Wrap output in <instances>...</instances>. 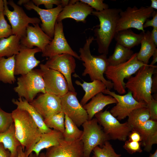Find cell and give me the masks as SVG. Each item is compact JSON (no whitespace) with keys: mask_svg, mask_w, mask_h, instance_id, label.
Listing matches in <instances>:
<instances>
[{"mask_svg":"<svg viewBox=\"0 0 157 157\" xmlns=\"http://www.w3.org/2000/svg\"><path fill=\"white\" fill-rule=\"evenodd\" d=\"M30 1V0H20L18 1L17 4L19 5H22V4L24 5L28 3Z\"/></svg>","mask_w":157,"mask_h":157,"instance_id":"816d5d0a","label":"cell"},{"mask_svg":"<svg viewBox=\"0 0 157 157\" xmlns=\"http://www.w3.org/2000/svg\"><path fill=\"white\" fill-rule=\"evenodd\" d=\"M13 123L11 113L5 111L0 107V133L6 131Z\"/></svg>","mask_w":157,"mask_h":157,"instance_id":"8d00e7d4","label":"cell"},{"mask_svg":"<svg viewBox=\"0 0 157 157\" xmlns=\"http://www.w3.org/2000/svg\"><path fill=\"white\" fill-rule=\"evenodd\" d=\"M149 157H157V149L153 154H150Z\"/></svg>","mask_w":157,"mask_h":157,"instance_id":"db71d44e","label":"cell"},{"mask_svg":"<svg viewBox=\"0 0 157 157\" xmlns=\"http://www.w3.org/2000/svg\"><path fill=\"white\" fill-rule=\"evenodd\" d=\"M31 1L37 6L44 5L46 9L53 8V5L57 6L61 5V0H32Z\"/></svg>","mask_w":157,"mask_h":157,"instance_id":"60d3db41","label":"cell"},{"mask_svg":"<svg viewBox=\"0 0 157 157\" xmlns=\"http://www.w3.org/2000/svg\"><path fill=\"white\" fill-rule=\"evenodd\" d=\"M40 52L38 47L29 49L21 45L19 53L15 56V75H25L33 70L40 62L35 55Z\"/></svg>","mask_w":157,"mask_h":157,"instance_id":"d6986e66","label":"cell"},{"mask_svg":"<svg viewBox=\"0 0 157 157\" xmlns=\"http://www.w3.org/2000/svg\"><path fill=\"white\" fill-rule=\"evenodd\" d=\"M128 137L129 141L138 142H141V138L140 134L135 130L132 129Z\"/></svg>","mask_w":157,"mask_h":157,"instance_id":"ee69618b","label":"cell"},{"mask_svg":"<svg viewBox=\"0 0 157 157\" xmlns=\"http://www.w3.org/2000/svg\"><path fill=\"white\" fill-rule=\"evenodd\" d=\"M157 66L148 64L140 68L134 76L128 78L125 88L131 92L133 98L139 102L147 104L153 98L151 95L152 76Z\"/></svg>","mask_w":157,"mask_h":157,"instance_id":"277c9868","label":"cell"},{"mask_svg":"<svg viewBox=\"0 0 157 157\" xmlns=\"http://www.w3.org/2000/svg\"><path fill=\"white\" fill-rule=\"evenodd\" d=\"M3 9V8L0 12V39L8 38L13 35L11 26L5 18Z\"/></svg>","mask_w":157,"mask_h":157,"instance_id":"74e56055","label":"cell"},{"mask_svg":"<svg viewBox=\"0 0 157 157\" xmlns=\"http://www.w3.org/2000/svg\"><path fill=\"white\" fill-rule=\"evenodd\" d=\"M52 39L42 30L39 24L29 25L26 28V35L21 38L20 44L26 47L32 49L36 46L43 52L45 47L51 41Z\"/></svg>","mask_w":157,"mask_h":157,"instance_id":"44dd1931","label":"cell"},{"mask_svg":"<svg viewBox=\"0 0 157 157\" xmlns=\"http://www.w3.org/2000/svg\"><path fill=\"white\" fill-rule=\"evenodd\" d=\"M152 56H153L152 60L149 65H154L157 62V49L156 50Z\"/></svg>","mask_w":157,"mask_h":157,"instance_id":"681fc988","label":"cell"},{"mask_svg":"<svg viewBox=\"0 0 157 157\" xmlns=\"http://www.w3.org/2000/svg\"><path fill=\"white\" fill-rule=\"evenodd\" d=\"M119 8H109L101 11H93L92 14L99 19V24L94 30L98 46V52L101 54H108L110 45L116 32L119 14Z\"/></svg>","mask_w":157,"mask_h":157,"instance_id":"7a4b0ae2","label":"cell"},{"mask_svg":"<svg viewBox=\"0 0 157 157\" xmlns=\"http://www.w3.org/2000/svg\"><path fill=\"white\" fill-rule=\"evenodd\" d=\"M91 157H96L95 156H94V155H93V156H92Z\"/></svg>","mask_w":157,"mask_h":157,"instance_id":"9f6ffc18","label":"cell"},{"mask_svg":"<svg viewBox=\"0 0 157 157\" xmlns=\"http://www.w3.org/2000/svg\"><path fill=\"white\" fill-rule=\"evenodd\" d=\"M13 103L17 108L25 110L28 112L42 133L49 132L52 130L45 124L44 119L35 109L29 102L22 98L18 99H13Z\"/></svg>","mask_w":157,"mask_h":157,"instance_id":"d4e9b609","label":"cell"},{"mask_svg":"<svg viewBox=\"0 0 157 157\" xmlns=\"http://www.w3.org/2000/svg\"><path fill=\"white\" fill-rule=\"evenodd\" d=\"M83 133L81 139L83 147V157H90L96 147L102 146L110 140L95 118L85 122L82 125Z\"/></svg>","mask_w":157,"mask_h":157,"instance_id":"30bf717a","label":"cell"},{"mask_svg":"<svg viewBox=\"0 0 157 157\" xmlns=\"http://www.w3.org/2000/svg\"><path fill=\"white\" fill-rule=\"evenodd\" d=\"M139 133L141 145L147 152L151 150L154 144H157V121L149 119L144 123L133 129Z\"/></svg>","mask_w":157,"mask_h":157,"instance_id":"7402d4cb","label":"cell"},{"mask_svg":"<svg viewBox=\"0 0 157 157\" xmlns=\"http://www.w3.org/2000/svg\"><path fill=\"white\" fill-rule=\"evenodd\" d=\"M94 40L93 36L89 37L86 39L83 46L79 49L80 60L83 62V65L85 67L82 75L85 76L88 75L92 81L96 80L101 81L105 84L106 88L110 90L113 88V84L104 76L109 65L107 55L101 54L95 56L91 54L90 46Z\"/></svg>","mask_w":157,"mask_h":157,"instance_id":"3957f363","label":"cell"},{"mask_svg":"<svg viewBox=\"0 0 157 157\" xmlns=\"http://www.w3.org/2000/svg\"><path fill=\"white\" fill-rule=\"evenodd\" d=\"M40 66L46 93L60 97L69 91L67 81L63 74L48 68L44 64H40Z\"/></svg>","mask_w":157,"mask_h":157,"instance_id":"5bb4252c","label":"cell"},{"mask_svg":"<svg viewBox=\"0 0 157 157\" xmlns=\"http://www.w3.org/2000/svg\"><path fill=\"white\" fill-rule=\"evenodd\" d=\"M151 19H147L144 23L143 27L144 28L148 27H152L153 28H157V12L154 11Z\"/></svg>","mask_w":157,"mask_h":157,"instance_id":"7bdbcfd3","label":"cell"},{"mask_svg":"<svg viewBox=\"0 0 157 157\" xmlns=\"http://www.w3.org/2000/svg\"><path fill=\"white\" fill-rule=\"evenodd\" d=\"M29 103L44 119L62 112L60 97L47 93H42Z\"/></svg>","mask_w":157,"mask_h":157,"instance_id":"ac0fdd59","label":"cell"},{"mask_svg":"<svg viewBox=\"0 0 157 157\" xmlns=\"http://www.w3.org/2000/svg\"><path fill=\"white\" fill-rule=\"evenodd\" d=\"M152 77L151 92L156 94L157 92V71H155Z\"/></svg>","mask_w":157,"mask_h":157,"instance_id":"f6af8a7d","label":"cell"},{"mask_svg":"<svg viewBox=\"0 0 157 157\" xmlns=\"http://www.w3.org/2000/svg\"><path fill=\"white\" fill-rule=\"evenodd\" d=\"M80 1L88 4L96 11H101L109 8L108 5L103 3V0H80Z\"/></svg>","mask_w":157,"mask_h":157,"instance_id":"f35d334b","label":"cell"},{"mask_svg":"<svg viewBox=\"0 0 157 157\" xmlns=\"http://www.w3.org/2000/svg\"><path fill=\"white\" fill-rule=\"evenodd\" d=\"M92 151L96 157H121V155L116 153L109 141L106 142L101 147L97 146Z\"/></svg>","mask_w":157,"mask_h":157,"instance_id":"d590c367","label":"cell"},{"mask_svg":"<svg viewBox=\"0 0 157 157\" xmlns=\"http://www.w3.org/2000/svg\"><path fill=\"white\" fill-rule=\"evenodd\" d=\"M9 151L10 157H17L18 147L21 145L15 133L14 123L5 132L0 133V143Z\"/></svg>","mask_w":157,"mask_h":157,"instance_id":"f1b7e54d","label":"cell"},{"mask_svg":"<svg viewBox=\"0 0 157 157\" xmlns=\"http://www.w3.org/2000/svg\"><path fill=\"white\" fill-rule=\"evenodd\" d=\"M76 84L81 86L85 92V94L80 102L83 106L92 98L97 94L103 92L107 89L105 84L98 80H94L92 82H87L83 81V83L77 80L75 81Z\"/></svg>","mask_w":157,"mask_h":157,"instance_id":"f546056e","label":"cell"},{"mask_svg":"<svg viewBox=\"0 0 157 157\" xmlns=\"http://www.w3.org/2000/svg\"><path fill=\"white\" fill-rule=\"evenodd\" d=\"M63 54L71 55L80 60L79 56L72 50L66 39L62 21L56 22L53 37L50 42L45 47L42 56L50 58L55 56Z\"/></svg>","mask_w":157,"mask_h":157,"instance_id":"7c38bea8","label":"cell"},{"mask_svg":"<svg viewBox=\"0 0 157 157\" xmlns=\"http://www.w3.org/2000/svg\"><path fill=\"white\" fill-rule=\"evenodd\" d=\"M63 138V133L54 129H52L49 132L42 133L39 140L33 148L32 152L38 157L42 149L58 144Z\"/></svg>","mask_w":157,"mask_h":157,"instance_id":"cb8c5ba5","label":"cell"},{"mask_svg":"<svg viewBox=\"0 0 157 157\" xmlns=\"http://www.w3.org/2000/svg\"><path fill=\"white\" fill-rule=\"evenodd\" d=\"M137 55V53H134L129 60L124 63L109 65L104 72L107 78L111 81L114 90L120 94L126 92L124 79L131 77L141 67L147 65L138 60Z\"/></svg>","mask_w":157,"mask_h":157,"instance_id":"5b68a950","label":"cell"},{"mask_svg":"<svg viewBox=\"0 0 157 157\" xmlns=\"http://www.w3.org/2000/svg\"><path fill=\"white\" fill-rule=\"evenodd\" d=\"M21 37L12 35L7 38L0 39V58H9L17 54L21 48Z\"/></svg>","mask_w":157,"mask_h":157,"instance_id":"4316f807","label":"cell"},{"mask_svg":"<svg viewBox=\"0 0 157 157\" xmlns=\"http://www.w3.org/2000/svg\"><path fill=\"white\" fill-rule=\"evenodd\" d=\"M154 11L150 6H141L140 8L136 6H129L124 11L122 10L116 32L131 28L145 32L143 25L147 19L152 17Z\"/></svg>","mask_w":157,"mask_h":157,"instance_id":"ba28073f","label":"cell"},{"mask_svg":"<svg viewBox=\"0 0 157 157\" xmlns=\"http://www.w3.org/2000/svg\"><path fill=\"white\" fill-rule=\"evenodd\" d=\"M67 115H65V130L63 133V139L68 141H73L81 139L83 131Z\"/></svg>","mask_w":157,"mask_h":157,"instance_id":"836d02e7","label":"cell"},{"mask_svg":"<svg viewBox=\"0 0 157 157\" xmlns=\"http://www.w3.org/2000/svg\"><path fill=\"white\" fill-rule=\"evenodd\" d=\"M151 33L152 38L156 46H157V28H153Z\"/></svg>","mask_w":157,"mask_h":157,"instance_id":"c3c4849f","label":"cell"},{"mask_svg":"<svg viewBox=\"0 0 157 157\" xmlns=\"http://www.w3.org/2000/svg\"><path fill=\"white\" fill-rule=\"evenodd\" d=\"M151 3L150 6L153 9H157V0H151Z\"/></svg>","mask_w":157,"mask_h":157,"instance_id":"f907efd6","label":"cell"},{"mask_svg":"<svg viewBox=\"0 0 157 157\" xmlns=\"http://www.w3.org/2000/svg\"><path fill=\"white\" fill-rule=\"evenodd\" d=\"M4 1L3 0H0V12L1 10L3 8Z\"/></svg>","mask_w":157,"mask_h":157,"instance_id":"f5cc1de1","label":"cell"},{"mask_svg":"<svg viewBox=\"0 0 157 157\" xmlns=\"http://www.w3.org/2000/svg\"><path fill=\"white\" fill-rule=\"evenodd\" d=\"M93 9L88 4L79 0H69L68 5L63 8L58 15L56 22L62 21L64 19L72 18L77 22H86L87 17L91 14Z\"/></svg>","mask_w":157,"mask_h":157,"instance_id":"ffe728a7","label":"cell"},{"mask_svg":"<svg viewBox=\"0 0 157 157\" xmlns=\"http://www.w3.org/2000/svg\"><path fill=\"white\" fill-rule=\"evenodd\" d=\"M102 93L112 96L117 100V103L116 105L111 108L110 112L113 116L117 117L118 120H122L128 117L133 110L137 108L147 107L146 103L137 101L130 91L125 94L121 95L106 89Z\"/></svg>","mask_w":157,"mask_h":157,"instance_id":"8fae6325","label":"cell"},{"mask_svg":"<svg viewBox=\"0 0 157 157\" xmlns=\"http://www.w3.org/2000/svg\"><path fill=\"white\" fill-rule=\"evenodd\" d=\"M134 53L131 50L116 43L113 54L108 58L109 65H115L124 63Z\"/></svg>","mask_w":157,"mask_h":157,"instance_id":"1f68e13d","label":"cell"},{"mask_svg":"<svg viewBox=\"0 0 157 157\" xmlns=\"http://www.w3.org/2000/svg\"><path fill=\"white\" fill-rule=\"evenodd\" d=\"M75 92L69 91L60 97L62 111L78 127L88 119L86 110L79 102Z\"/></svg>","mask_w":157,"mask_h":157,"instance_id":"4fadbf2b","label":"cell"},{"mask_svg":"<svg viewBox=\"0 0 157 157\" xmlns=\"http://www.w3.org/2000/svg\"><path fill=\"white\" fill-rule=\"evenodd\" d=\"M141 145L140 142L126 140L123 147L128 153L132 154L136 152L141 153L142 152Z\"/></svg>","mask_w":157,"mask_h":157,"instance_id":"ab89813d","label":"cell"},{"mask_svg":"<svg viewBox=\"0 0 157 157\" xmlns=\"http://www.w3.org/2000/svg\"><path fill=\"white\" fill-rule=\"evenodd\" d=\"M10 154L6 149L2 143H0V157H10Z\"/></svg>","mask_w":157,"mask_h":157,"instance_id":"7dc6e473","label":"cell"},{"mask_svg":"<svg viewBox=\"0 0 157 157\" xmlns=\"http://www.w3.org/2000/svg\"><path fill=\"white\" fill-rule=\"evenodd\" d=\"M117 103L116 99L112 96L104 95L101 92L92 98L91 101L83 107L88 114V120H90L106 106Z\"/></svg>","mask_w":157,"mask_h":157,"instance_id":"603a6c76","label":"cell"},{"mask_svg":"<svg viewBox=\"0 0 157 157\" xmlns=\"http://www.w3.org/2000/svg\"><path fill=\"white\" fill-rule=\"evenodd\" d=\"M143 35L142 32L137 34L129 29L116 32L114 38L117 43L131 49L140 44Z\"/></svg>","mask_w":157,"mask_h":157,"instance_id":"83f0119b","label":"cell"},{"mask_svg":"<svg viewBox=\"0 0 157 157\" xmlns=\"http://www.w3.org/2000/svg\"><path fill=\"white\" fill-rule=\"evenodd\" d=\"M44 64L48 68L57 71L63 74L67 81L69 90L75 92L71 77L72 74L75 72L76 66L73 56L68 54L56 55L49 58Z\"/></svg>","mask_w":157,"mask_h":157,"instance_id":"9a60e30c","label":"cell"},{"mask_svg":"<svg viewBox=\"0 0 157 157\" xmlns=\"http://www.w3.org/2000/svg\"><path fill=\"white\" fill-rule=\"evenodd\" d=\"M150 119L157 121V100L153 98L147 104Z\"/></svg>","mask_w":157,"mask_h":157,"instance_id":"b9f144b4","label":"cell"},{"mask_svg":"<svg viewBox=\"0 0 157 157\" xmlns=\"http://www.w3.org/2000/svg\"><path fill=\"white\" fill-rule=\"evenodd\" d=\"M94 116L110 140L125 142L133 129L127 122L120 123L106 110L97 113Z\"/></svg>","mask_w":157,"mask_h":157,"instance_id":"9c48e42d","label":"cell"},{"mask_svg":"<svg viewBox=\"0 0 157 157\" xmlns=\"http://www.w3.org/2000/svg\"><path fill=\"white\" fill-rule=\"evenodd\" d=\"M140 44L141 47L139 52L137 53V58L144 64L148 65L150 58L157 49V46L152 38L150 31L143 32Z\"/></svg>","mask_w":157,"mask_h":157,"instance_id":"484cf974","label":"cell"},{"mask_svg":"<svg viewBox=\"0 0 157 157\" xmlns=\"http://www.w3.org/2000/svg\"><path fill=\"white\" fill-rule=\"evenodd\" d=\"M17 85L14 90L19 97L31 102L37 94L46 93L44 81L40 69H33L17 78Z\"/></svg>","mask_w":157,"mask_h":157,"instance_id":"52a82bcc","label":"cell"},{"mask_svg":"<svg viewBox=\"0 0 157 157\" xmlns=\"http://www.w3.org/2000/svg\"><path fill=\"white\" fill-rule=\"evenodd\" d=\"M24 6L27 10L33 9L39 15L42 22L41 28L47 35L52 39L57 17L63 7L60 5L51 9H43L36 6L31 1Z\"/></svg>","mask_w":157,"mask_h":157,"instance_id":"2e32d148","label":"cell"},{"mask_svg":"<svg viewBox=\"0 0 157 157\" xmlns=\"http://www.w3.org/2000/svg\"><path fill=\"white\" fill-rule=\"evenodd\" d=\"M3 13L11 24L13 35L21 38L26 35V28L29 24H39L41 20L37 17H29L23 9L13 0H3Z\"/></svg>","mask_w":157,"mask_h":157,"instance_id":"8992f818","label":"cell"},{"mask_svg":"<svg viewBox=\"0 0 157 157\" xmlns=\"http://www.w3.org/2000/svg\"><path fill=\"white\" fill-rule=\"evenodd\" d=\"M37 157H46L45 153L42 152L40 153L39 155Z\"/></svg>","mask_w":157,"mask_h":157,"instance_id":"11a10c76","label":"cell"},{"mask_svg":"<svg viewBox=\"0 0 157 157\" xmlns=\"http://www.w3.org/2000/svg\"><path fill=\"white\" fill-rule=\"evenodd\" d=\"M46 157H83V144L81 139L68 141L63 138L58 144L46 149Z\"/></svg>","mask_w":157,"mask_h":157,"instance_id":"e0dca14e","label":"cell"},{"mask_svg":"<svg viewBox=\"0 0 157 157\" xmlns=\"http://www.w3.org/2000/svg\"><path fill=\"white\" fill-rule=\"evenodd\" d=\"M17 157H37V156L33 152H32L28 156H26L25 151L23 150L22 146L20 145L18 148Z\"/></svg>","mask_w":157,"mask_h":157,"instance_id":"bcb514c9","label":"cell"},{"mask_svg":"<svg viewBox=\"0 0 157 157\" xmlns=\"http://www.w3.org/2000/svg\"><path fill=\"white\" fill-rule=\"evenodd\" d=\"M15 56L0 58V81L11 84L16 81L15 76Z\"/></svg>","mask_w":157,"mask_h":157,"instance_id":"4dcf8cb0","label":"cell"},{"mask_svg":"<svg viewBox=\"0 0 157 157\" xmlns=\"http://www.w3.org/2000/svg\"><path fill=\"white\" fill-rule=\"evenodd\" d=\"M11 113L16 135L28 156L32 152L33 148L42 133L26 110L17 108Z\"/></svg>","mask_w":157,"mask_h":157,"instance_id":"6da1fadb","label":"cell"},{"mask_svg":"<svg viewBox=\"0 0 157 157\" xmlns=\"http://www.w3.org/2000/svg\"><path fill=\"white\" fill-rule=\"evenodd\" d=\"M127 122L132 129L150 119L147 107H142L133 110L128 116Z\"/></svg>","mask_w":157,"mask_h":157,"instance_id":"d6a6232c","label":"cell"},{"mask_svg":"<svg viewBox=\"0 0 157 157\" xmlns=\"http://www.w3.org/2000/svg\"><path fill=\"white\" fill-rule=\"evenodd\" d=\"M65 114L61 112L44 119V122L49 128L59 131L62 133L65 130Z\"/></svg>","mask_w":157,"mask_h":157,"instance_id":"e575fe53","label":"cell"}]
</instances>
